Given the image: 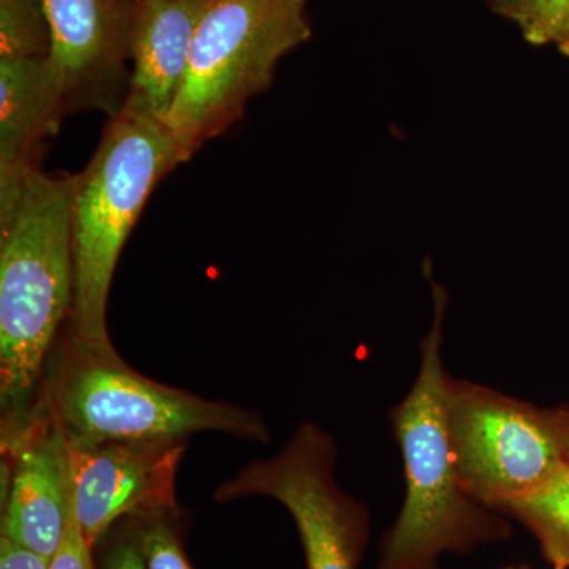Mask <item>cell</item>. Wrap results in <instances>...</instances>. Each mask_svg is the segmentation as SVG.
<instances>
[{
  "mask_svg": "<svg viewBox=\"0 0 569 569\" xmlns=\"http://www.w3.org/2000/svg\"><path fill=\"white\" fill-rule=\"evenodd\" d=\"M433 323L421 342L413 387L389 410V425L403 460L406 497L396 522L381 541L377 569H440L445 553H467L509 537V526L468 496L460 482L449 440L445 392L443 321L448 296L432 280Z\"/></svg>",
  "mask_w": 569,
  "mask_h": 569,
  "instance_id": "7a4b0ae2",
  "label": "cell"
},
{
  "mask_svg": "<svg viewBox=\"0 0 569 569\" xmlns=\"http://www.w3.org/2000/svg\"><path fill=\"white\" fill-rule=\"evenodd\" d=\"M490 10L511 20L512 14L518 10L520 0H488Z\"/></svg>",
  "mask_w": 569,
  "mask_h": 569,
  "instance_id": "44dd1931",
  "label": "cell"
},
{
  "mask_svg": "<svg viewBox=\"0 0 569 569\" xmlns=\"http://www.w3.org/2000/svg\"><path fill=\"white\" fill-rule=\"evenodd\" d=\"M77 174L32 171L0 203V406L3 436L32 413L44 366L73 305Z\"/></svg>",
  "mask_w": 569,
  "mask_h": 569,
  "instance_id": "6da1fadb",
  "label": "cell"
},
{
  "mask_svg": "<svg viewBox=\"0 0 569 569\" xmlns=\"http://www.w3.org/2000/svg\"><path fill=\"white\" fill-rule=\"evenodd\" d=\"M69 114L61 74L48 58H0V201L40 170L44 141Z\"/></svg>",
  "mask_w": 569,
  "mask_h": 569,
  "instance_id": "7c38bea8",
  "label": "cell"
},
{
  "mask_svg": "<svg viewBox=\"0 0 569 569\" xmlns=\"http://www.w3.org/2000/svg\"><path fill=\"white\" fill-rule=\"evenodd\" d=\"M553 418H556L557 427H559L561 440H563L565 447L569 455V408L560 407L552 408Z\"/></svg>",
  "mask_w": 569,
  "mask_h": 569,
  "instance_id": "ffe728a7",
  "label": "cell"
},
{
  "mask_svg": "<svg viewBox=\"0 0 569 569\" xmlns=\"http://www.w3.org/2000/svg\"><path fill=\"white\" fill-rule=\"evenodd\" d=\"M13 460L3 497L2 533L52 559L61 546L71 511L69 441L40 403L28 421L3 437Z\"/></svg>",
  "mask_w": 569,
  "mask_h": 569,
  "instance_id": "30bf717a",
  "label": "cell"
},
{
  "mask_svg": "<svg viewBox=\"0 0 569 569\" xmlns=\"http://www.w3.org/2000/svg\"><path fill=\"white\" fill-rule=\"evenodd\" d=\"M187 440L69 443L71 496L82 537L96 548L123 518L176 511Z\"/></svg>",
  "mask_w": 569,
  "mask_h": 569,
  "instance_id": "ba28073f",
  "label": "cell"
},
{
  "mask_svg": "<svg viewBox=\"0 0 569 569\" xmlns=\"http://www.w3.org/2000/svg\"><path fill=\"white\" fill-rule=\"evenodd\" d=\"M92 546L82 537L77 516H74L73 496H71V511L66 535L58 552L52 556L48 569H96L92 560Z\"/></svg>",
  "mask_w": 569,
  "mask_h": 569,
  "instance_id": "e0dca14e",
  "label": "cell"
},
{
  "mask_svg": "<svg viewBox=\"0 0 569 569\" xmlns=\"http://www.w3.org/2000/svg\"><path fill=\"white\" fill-rule=\"evenodd\" d=\"M497 512L527 527L550 563L569 568V463L542 488L501 505Z\"/></svg>",
  "mask_w": 569,
  "mask_h": 569,
  "instance_id": "4fadbf2b",
  "label": "cell"
},
{
  "mask_svg": "<svg viewBox=\"0 0 569 569\" xmlns=\"http://www.w3.org/2000/svg\"><path fill=\"white\" fill-rule=\"evenodd\" d=\"M51 47L44 0H0V58H48Z\"/></svg>",
  "mask_w": 569,
  "mask_h": 569,
  "instance_id": "5bb4252c",
  "label": "cell"
},
{
  "mask_svg": "<svg viewBox=\"0 0 569 569\" xmlns=\"http://www.w3.org/2000/svg\"><path fill=\"white\" fill-rule=\"evenodd\" d=\"M102 569H148L133 522L112 538L104 550Z\"/></svg>",
  "mask_w": 569,
  "mask_h": 569,
  "instance_id": "ac0fdd59",
  "label": "cell"
},
{
  "mask_svg": "<svg viewBox=\"0 0 569 569\" xmlns=\"http://www.w3.org/2000/svg\"><path fill=\"white\" fill-rule=\"evenodd\" d=\"M556 44L561 54L568 56L569 58V21L568 24L565 26L563 31H561L559 39L556 40Z\"/></svg>",
  "mask_w": 569,
  "mask_h": 569,
  "instance_id": "7402d4cb",
  "label": "cell"
},
{
  "mask_svg": "<svg viewBox=\"0 0 569 569\" xmlns=\"http://www.w3.org/2000/svg\"><path fill=\"white\" fill-rule=\"evenodd\" d=\"M553 569H568V568L561 567V565H553Z\"/></svg>",
  "mask_w": 569,
  "mask_h": 569,
  "instance_id": "cb8c5ba5",
  "label": "cell"
},
{
  "mask_svg": "<svg viewBox=\"0 0 569 569\" xmlns=\"http://www.w3.org/2000/svg\"><path fill=\"white\" fill-rule=\"evenodd\" d=\"M511 21L529 43H556L569 21V0H520Z\"/></svg>",
  "mask_w": 569,
  "mask_h": 569,
  "instance_id": "2e32d148",
  "label": "cell"
},
{
  "mask_svg": "<svg viewBox=\"0 0 569 569\" xmlns=\"http://www.w3.org/2000/svg\"><path fill=\"white\" fill-rule=\"evenodd\" d=\"M336 462L331 433L302 422L276 456L247 463L212 498H272L293 518L307 569H358L369 541V511L339 488Z\"/></svg>",
  "mask_w": 569,
  "mask_h": 569,
  "instance_id": "52a82bcc",
  "label": "cell"
},
{
  "mask_svg": "<svg viewBox=\"0 0 569 569\" xmlns=\"http://www.w3.org/2000/svg\"><path fill=\"white\" fill-rule=\"evenodd\" d=\"M312 37L307 0H211L167 127L183 162L244 116L277 63Z\"/></svg>",
  "mask_w": 569,
  "mask_h": 569,
  "instance_id": "5b68a950",
  "label": "cell"
},
{
  "mask_svg": "<svg viewBox=\"0 0 569 569\" xmlns=\"http://www.w3.org/2000/svg\"><path fill=\"white\" fill-rule=\"evenodd\" d=\"M50 561L7 537H0V569H48Z\"/></svg>",
  "mask_w": 569,
  "mask_h": 569,
  "instance_id": "d6986e66",
  "label": "cell"
},
{
  "mask_svg": "<svg viewBox=\"0 0 569 569\" xmlns=\"http://www.w3.org/2000/svg\"><path fill=\"white\" fill-rule=\"evenodd\" d=\"M501 569H530V567H527V565H509V567Z\"/></svg>",
  "mask_w": 569,
  "mask_h": 569,
  "instance_id": "603a6c76",
  "label": "cell"
},
{
  "mask_svg": "<svg viewBox=\"0 0 569 569\" xmlns=\"http://www.w3.org/2000/svg\"><path fill=\"white\" fill-rule=\"evenodd\" d=\"M40 406L50 411L69 443L123 440H187L220 432L266 443L261 415L203 399L141 376L114 348L93 350L67 337L56 355Z\"/></svg>",
  "mask_w": 569,
  "mask_h": 569,
  "instance_id": "277c9868",
  "label": "cell"
},
{
  "mask_svg": "<svg viewBox=\"0 0 569 569\" xmlns=\"http://www.w3.org/2000/svg\"><path fill=\"white\" fill-rule=\"evenodd\" d=\"M174 512L133 518L142 557L148 569H193L182 548Z\"/></svg>",
  "mask_w": 569,
  "mask_h": 569,
  "instance_id": "9a60e30c",
  "label": "cell"
},
{
  "mask_svg": "<svg viewBox=\"0 0 569 569\" xmlns=\"http://www.w3.org/2000/svg\"><path fill=\"white\" fill-rule=\"evenodd\" d=\"M445 415L463 489L493 511L542 488L569 463L552 408L448 377Z\"/></svg>",
  "mask_w": 569,
  "mask_h": 569,
  "instance_id": "8992f818",
  "label": "cell"
},
{
  "mask_svg": "<svg viewBox=\"0 0 569 569\" xmlns=\"http://www.w3.org/2000/svg\"><path fill=\"white\" fill-rule=\"evenodd\" d=\"M130 2H132V0H130Z\"/></svg>",
  "mask_w": 569,
  "mask_h": 569,
  "instance_id": "d4e9b609",
  "label": "cell"
},
{
  "mask_svg": "<svg viewBox=\"0 0 569 569\" xmlns=\"http://www.w3.org/2000/svg\"><path fill=\"white\" fill-rule=\"evenodd\" d=\"M179 163H186L181 148L164 123L126 111L110 118L91 162L74 181L73 342L114 348L107 316L116 266L153 189Z\"/></svg>",
  "mask_w": 569,
  "mask_h": 569,
  "instance_id": "3957f363",
  "label": "cell"
},
{
  "mask_svg": "<svg viewBox=\"0 0 569 569\" xmlns=\"http://www.w3.org/2000/svg\"><path fill=\"white\" fill-rule=\"evenodd\" d=\"M50 59L61 74L70 112L100 110L114 118L129 92L130 0H44Z\"/></svg>",
  "mask_w": 569,
  "mask_h": 569,
  "instance_id": "9c48e42d",
  "label": "cell"
},
{
  "mask_svg": "<svg viewBox=\"0 0 569 569\" xmlns=\"http://www.w3.org/2000/svg\"><path fill=\"white\" fill-rule=\"evenodd\" d=\"M211 0H132L129 92L121 111L167 126L181 91L194 31Z\"/></svg>",
  "mask_w": 569,
  "mask_h": 569,
  "instance_id": "8fae6325",
  "label": "cell"
}]
</instances>
